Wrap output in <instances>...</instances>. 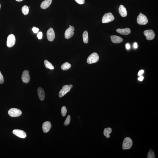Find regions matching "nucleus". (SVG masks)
Segmentation results:
<instances>
[{"mask_svg": "<svg viewBox=\"0 0 158 158\" xmlns=\"http://www.w3.org/2000/svg\"><path fill=\"white\" fill-rule=\"evenodd\" d=\"M133 145L132 140L128 137H126L124 139L122 145L123 150H128L131 148Z\"/></svg>", "mask_w": 158, "mask_h": 158, "instance_id": "1", "label": "nucleus"}, {"mask_svg": "<svg viewBox=\"0 0 158 158\" xmlns=\"http://www.w3.org/2000/svg\"><path fill=\"white\" fill-rule=\"evenodd\" d=\"M99 59V57L98 54L93 53L88 57L87 62L88 64H92L96 63Z\"/></svg>", "mask_w": 158, "mask_h": 158, "instance_id": "2", "label": "nucleus"}, {"mask_svg": "<svg viewBox=\"0 0 158 158\" xmlns=\"http://www.w3.org/2000/svg\"><path fill=\"white\" fill-rule=\"evenodd\" d=\"M148 21L146 17L141 13H140L137 19V23L139 25H145L147 23Z\"/></svg>", "mask_w": 158, "mask_h": 158, "instance_id": "3", "label": "nucleus"}, {"mask_svg": "<svg viewBox=\"0 0 158 158\" xmlns=\"http://www.w3.org/2000/svg\"><path fill=\"white\" fill-rule=\"evenodd\" d=\"M114 19V17L112 13H106L102 17V22L103 23H108L112 21Z\"/></svg>", "mask_w": 158, "mask_h": 158, "instance_id": "4", "label": "nucleus"}, {"mask_svg": "<svg viewBox=\"0 0 158 158\" xmlns=\"http://www.w3.org/2000/svg\"><path fill=\"white\" fill-rule=\"evenodd\" d=\"M8 113L12 117H18L22 115V112L18 109L13 108L9 110Z\"/></svg>", "mask_w": 158, "mask_h": 158, "instance_id": "5", "label": "nucleus"}, {"mask_svg": "<svg viewBox=\"0 0 158 158\" xmlns=\"http://www.w3.org/2000/svg\"><path fill=\"white\" fill-rule=\"evenodd\" d=\"M16 42V38L14 35L11 34L8 36L7 40V46L9 48H11L14 46Z\"/></svg>", "mask_w": 158, "mask_h": 158, "instance_id": "6", "label": "nucleus"}, {"mask_svg": "<svg viewBox=\"0 0 158 158\" xmlns=\"http://www.w3.org/2000/svg\"><path fill=\"white\" fill-rule=\"evenodd\" d=\"M143 33L147 40H152L155 37V34L154 31L152 30H145L144 32Z\"/></svg>", "mask_w": 158, "mask_h": 158, "instance_id": "7", "label": "nucleus"}, {"mask_svg": "<svg viewBox=\"0 0 158 158\" xmlns=\"http://www.w3.org/2000/svg\"><path fill=\"white\" fill-rule=\"evenodd\" d=\"M74 27L73 26H71L68 28L65 31V37L66 39H69L72 37L74 34Z\"/></svg>", "mask_w": 158, "mask_h": 158, "instance_id": "8", "label": "nucleus"}, {"mask_svg": "<svg viewBox=\"0 0 158 158\" xmlns=\"http://www.w3.org/2000/svg\"><path fill=\"white\" fill-rule=\"evenodd\" d=\"M47 38L48 40L50 41H53L55 37V34L54 30L52 28H50L47 32Z\"/></svg>", "mask_w": 158, "mask_h": 158, "instance_id": "9", "label": "nucleus"}, {"mask_svg": "<svg viewBox=\"0 0 158 158\" xmlns=\"http://www.w3.org/2000/svg\"><path fill=\"white\" fill-rule=\"evenodd\" d=\"M22 81L26 84H27L30 81V77L28 71H24L22 74Z\"/></svg>", "mask_w": 158, "mask_h": 158, "instance_id": "10", "label": "nucleus"}, {"mask_svg": "<svg viewBox=\"0 0 158 158\" xmlns=\"http://www.w3.org/2000/svg\"><path fill=\"white\" fill-rule=\"evenodd\" d=\"M71 88L68 85H65L62 87V89L61 90L59 93V96L60 98L63 97L70 91Z\"/></svg>", "mask_w": 158, "mask_h": 158, "instance_id": "11", "label": "nucleus"}, {"mask_svg": "<svg viewBox=\"0 0 158 158\" xmlns=\"http://www.w3.org/2000/svg\"><path fill=\"white\" fill-rule=\"evenodd\" d=\"M13 133L16 136L21 138H25L27 136L25 132L22 130L15 129L13 130Z\"/></svg>", "mask_w": 158, "mask_h": 158, "instance_id": "12", "label": "nucleus"}, {"mask_svg": "<svg viewBox=\"0 0 158 158\" xmlns=\"http://www.w3.org/2000/svg\"><path fill=\"white\" fill-rule=\"evenodd\" d=\"M51 127V124L50 121H47L43 123L42 129L43 132L47 133L48 132Z\"/></svg>", "mask_w": 158, "mask_h": 158, "instance_id": "13", "label": "nucleus"}, {"mask_svg": "<svg viewBox=\"0 0 158 158\" xmlns=\"http://www.w3.org/2000/svg\"><path fill=\"white\" fill-rule=\"evenodd\" d=\"M117 32L119 34L123 35H127L131 33V31L129 28L124 29H117L116 30Z\"/></svg>", "mask_w": 158, "mask_h": 158, "instance_id": "14", "label": "nucleus"}, {"mask_svg": "<svg viewBox=\"0 0 158 158\" xmlns=\"http://www.w3.org/2000/svg\"><path fill=\"white\" fill-rule=\"evenodd\" d=\"M111 39L112 42L114 43L118 44L122 42L123 39L121 37L113 35L111 36Z\"/></svg>", "mask_w": 158, "mask_h": 158, "instance_id": "15", "label": "nucleus"}, {"mask_svg": "<svg viewBox=\"0 0 158 158\" xmlns=\"http://www.w3.org/2000/svg\"><path fill=\"white\" fill-rule=\"evenodd\" d=\"M119 11L120 14L122 17H125L127 15V12L126 8L122 5L119 6Z\"/></svg>", "mask_w": 158, "mask_h": 158, "instance_id": "16", "label": "nucleus"}, {"mask_svg": "<svg viewBox=\"0 0 158 158\" xmlns=\"http://www.w3.org/2000/svg\"><path fill=\"white\" fill-rule=\"evenodd\" d=\"M52 0H45L43 2L41 5V7L43 9H46L51 4Z\"/></svg>", "mask_w": 158, "mask_h": 158, "instance_id": "17", "label": "nucleus"}, {"mask_svg": "<svg viewBox=\"0 0 158 158\" xmlns=\"http://www.w3.org/2000/svg\"><path fill=\"white\" fill-rule=\"evenodd\" d=\"M38 93L40 99L41 101L44 100L45 98V93L43 88L40 87L38 88Z\"/></svg>", "mask_w": 158, "mask_h": 158, "instance_id": "18", "label": "nucleus"}, {"mask_svg": "<svg viewBox=\"0 0 158 158\" xmlns=\"http://www.w3.org/2000/svg\"><path fill=\"white\" fill-rule=\"evenodd\" d=\"M112 132V129L110 127L105 128L104 130V135L107 138H109L110 136V134Z\"/></svg>", "mask_w": 158, "mask_h": 158, "instance_id": "19", "label": "nucleus"}, {"mask_svg": "<svg viewBox=\"0 0 158 158\" xmlns=\"http://www.w3.org/2000/svg\"><path fill=\"white\" fill-rule=\"evenodd\" d=\"M71 65L68 62H66L62 64L61 66L62 70L64 71L67 70L70 68Z\"/></svg>", "mask_w": 158, "mask_h": 158, "instance_id": "20", "label": "nucleus"}, {"mask_svg": "<svg viewBox=\"0 0 158 158\" xmlns=\"http://www.w3.org/2000/svg\"><path fill=\"white\" fill-rule=\"evenodd\" d=\"M44 64L45 67L46 68L49 69L50 70H53L54 69V67L50 62L47 60H45L44 61Z\"/></svg>", "mask_w": 158, "mask_h": 158, "instance_id": "21", "label": "nucleus"}, {"mask_svg": "<svg viewBox=\"0 0 158 158\" xmlns=\"http://www.w3.org/2000/svg\"><path fill=\"white\" fill-rule=\"evenodd\" d=\"M83 41L85 43H87L88 41V33L87 31H85L83 34Z\"/></svg>", "mask_w": 158, "mask_h": 158, "instance_id": "22", "label": "nucleus"}, {"mask_svg": "<svg viewBox=\"0 0 158 158\" xmlns=\"http://www.w3.org/2000/svg\"><path fill=\"white\" fill-rule=\"evenodd\" d=\"M22 10L23 14L24 15H27L29 13V8L27 6H24L22 7Z\"/></svg>", "mask_w": 158, "mask_h": 158, "instance_id": "23", "label": "nucleus"}, {"mask_svg": "<svg viewBox=\"0 0 158 158\" xmlns=\"http://www.w3.org/2000/svg\"><path fill=\"white\" fill-rule=\"evenodd\" d=\"M147 158H155V154H154V151L150 149L149 150V152L147 154Z\"/></svg>", "mask_w": 158, "mask_h": 158, "instance_id": "24", "label": "nucleus"}, {"mask_svg": "<svg viewBox=\"0 0 158 158\" xmlns=\"http://www.w3.org/2000/svg\"><path fill=\"white\" fill-rule=\"evenodd\" d=\"M67 110L66 107L65 106L62 107L61 110L62 115L63 117H64L66 115Z\"/></svg>", "mask_w": 158, "mask_h": 158, "instance_id": "25", "label": "nucleus"}, {"mask_svg": "<svg viewBox=\"0 0 158 158\" xmlns=\"http://www.w3.org/2000/svg\"><path fill=\"white\" fill-rule=\"evenodd\" d=\"M70 116L69 115H68L67 116L65 122L64 123V125L66 126L68 125L70 123Z\"/></svg>", "mask_w": 158, "mask_h": 158, "instance_id": "26", "label": "nucleus"}, {"mask_svg": "<svg viewBox=\"0 0 158 158\" xmlns=\"http://www.w3.org/2000/svg\"><path fill=\"white\" fill-rule=\"evenodd\" d=\"M4 82V78L3 75L0 73V84H3Z\"/></svg>", "mask_w": 158, "mask_h": 158, "instance_id": "27", "label": "nucleus"}, {"mask_svg": "<svg viewBox=\"0 0 158 158\" xmlns=\"http://www.w3.org/2000/svg\"><path fill=\"white\" fill-rule=\"evenodd\" d=\"M32 30L34 33L37 34L38 32H39V29L37 28L34 27L32 29Z\"/></svg>", "mask_w": 158, "mask_h": 158, "instance_id": "28", "label": "nucleus"}, {"mask_svg": "<svg viewBox=\"0 0 158 158\" xmlns=\"http://www.w3.org/2000/svg\"><path fill=\"white\" fill-rule=\"evenodd\" d=\"M43 36L42 33L41 32H40L38 33L37 35V37L40 40L42 39Z\"/></svg>", "mask_w": 158, "mask_h": 158, "instance_id": "29", "label": "nucleus"}, {"mask_svg": "<svg viewBox=\"0 0 158 158\" xmlns=\"http://www.w3.org/2000/svg\"><path fill=\"white\" fill-rule=\"evenodd\" d=\"M75 1L78 4L80 5L84 4L85 3L84 0H75Z\"/></svg>", "mask_w": 158, "mask_h": 158, "instance_id": "30", "label": "nucleus"}, {"mask_svg": "<svg viewBox=\"0 0 158 158\" xmlns=\"http://www.w3.org/2000/svg\"><path fill=\"white\" fill-rule=\"evenodd\" d=\"M144 71L143 70H140L139 72H138V76H141L142 74H143L144 73Z\"/></svg>", "mask_w": 158, "mask_h": 158, "instance_id": "31", "label": "nucleus"}, {"mask_svg": "<svg viewBox=\"0 0 158 158\" xmlns=\"http://www.w3.org/2000/svg\"><path fill=\"white\" fill-rule=\"evenodd\" d=\"M143 76H140V77L138 78V79L139 81H143Z\"/></svg>", "mask_w": 158, "mask_h": 158, "instance_id": "32", "label": "nucleus"}, {"mask_svg": "<svg viewBox=\"0 0 158 158\" xmlns=\"http://www.w3.org/2000/svg\"><path fill=\"white\" fill-rule=\"evenodd\" d=\"M126 48L128 50L130 48V46L129 44H127L126 45Z\"/></svg>", "mask_w": 158, "mask_h": 158, "instance_id": "33", "label": "nucleus"}, {"mask_svg": "<svg viewBox=\"0 0 158 158\" xmlns=\"http://www.w3.org/2000/svg\"><path fill=\"white\" fill-rule=\"evenodd\" d=\"M133 47H134V48H137L138 45L136 43H134V44H133Z\"/></svg>", "mask_w": 158, "mask_h": 158, "instance_id": "34", "label": "nucleus"}, {"mask_svg": "<svg viewBox=\"0 0 158 158\" xmlns=\"http://www.w3.org/2000/svg\"><path fill=\"white\" fill-rule=\"evenodd\" d=\"M69 87H70L71 89V88H72L73 87L72 85L71 84L69 85Z\"/></svg>", "mask_w": 158, "mask_h": 158, "instance_id": "35", "label": "nucleus"}, {"mask_svg": "<svg viewBox=\"0 0 158 158\" xmlns=\"http://www.w3.org/2000/svg\"><path fill=\"white\" fill-rule=\"evenodd\" d=\"M17 2H20L22 1L23 0H16Z\"/></svg>", "mask_w": 158, "mask_h": 158, "instance_id": "36", "label": "nucleus"}, {"mask_svg": "<svg viewBox=\"0 0 158 158\" xmlns=\"http://www.w3.org/2000/svg\"><path fill=\"white\" fill-rule=\"evenodd\" d=\"M1 4H0V9H1Z\"/></svg>", "mask_w": 158, "mask_h": 158, "instance_id": "37", "label": "nucleus"}, {"mask_svg": "<svg viewBox=\"0 0 158 158\" xmlns=\"http://www.w3.org/2000/svg\"><path fill=\"white\" fill-rule=\"evenodd\" d=\"M71 25H69V27H71Z\"/></svg>", "mask_w": 158, "mask_h": 158, "instance_id": "38", "label": "nucleus"}, {"mask_svg": "<svg viewBox=\"0 0 158 158\" xmlns=\"http://www.w3.org/2000/svg\"><path fill=\"white\" fill-rule=\"evenodd\" d=\"M28 8H30V7H29Z\"/></svg>", "mask_w": 158, "mask_h": 158, "instance_id": "39", "label": "nucleus"}]
</instances>
